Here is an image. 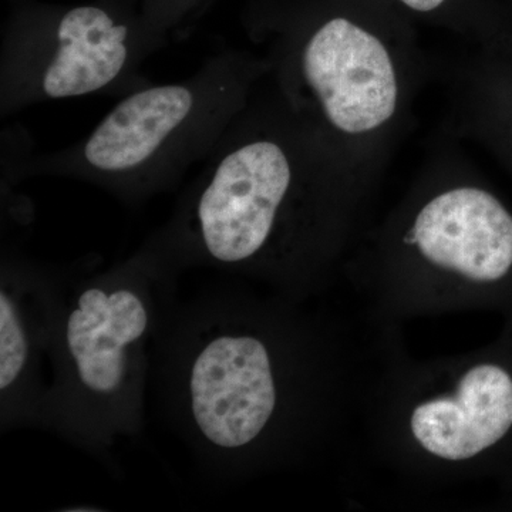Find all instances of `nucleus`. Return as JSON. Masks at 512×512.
Instances as JSON below:
<instances>
[{
    "mask_svg": "<svg viewBox=\"0 0 512 512\" xmlns=\"http://www.w3.org/2000/svg\"><path fill=\"white\" fill-rule=\"evenodd\" d=\"M409 242L426 261L480 285H512V212L493 192L457 187L427 202Z\"/></svg>",
    "mask_w": 512,
    "mask_h": 512,
    "instance_id": "obj_6",
    "label": "nucleus"
},
{
    "mask_svg": "<svg viewBox=\"0 0 512 512\" xmlns=\"http://www.w3.org/2000/svg\"><path fill=\"white\" fill-rule=\"evenodd\" d=\"M136 286L100 282L77 296L64 323V349L80 390L99 402L117 399L150 326V309Z\"/></svg>",
    "mask_w": 512,
    "mask_h": 512,
    "instance_id": "obj_7",
    "label": "nucleus"
},
{
    "mask_svg": "<svg viewBox=\"0 0 512 512\" xmlns=\"http://www.w3.org/2000/svg\"><path fill=\"white\" fill-rule=\"evenodd\" d=\"M413 436L444 460H470L512 440V366L485 362L471 367L453 396L420 404Z\"/></svg>",
    "mask_w": 512,
    "mask_h": 512,
    "instance_id": "obj_8",
    "label": "nucleus"
},
{
    "mask_svg": "<svg viewBox=\"0 0 512 512\" xmlns=\"http://www.w3.org/2000/svg\"><path fill=\"white\" fill-rule=\"evenodd\" d=\"M400 2L416 12H431L443 5L444 0H400Z\"/></svg>",
    "mask_w": 512,
    "mask_h": 512,
    "instance_id": "obj_11",
    "label": "nucleus"
},
{
    "mask_svg": "<svg viewBox=\"0 0 512 512\" xmlns=\"http://www.w3.org/2000/svg\"><path fill=\"white\" fill-rule=\"evenodd\" d=\"M187 393L202 439L222 451L249 446L268 426L278 400L268 348L247 333H215L192 357Z\"/></svg>",
    "mask_w": 512,
    "mask_h": 512,
    "instance_id": "obj_5",
    "label": "nucleus"
},
{
    "mask_svg": "<svg viewBox=\"0 0 512 512\" xmlns=\"http://www.w3.org/2000/svg\"><path fill=\"white\" fill-rule=\"evenodd\" d=\"M163 45L146 22L99 5L18 20L0 47V116L50 100L127 96Z\"/></svg>",
    "mask_w": 512,
    "mask_h": 512,
    "instance_id": "obj_3",
    "label": "nucleus"
},
{
    "mask_svg": "<svg viewBox=\"0 0 512 512\" xmlns=\"http://www.w3.org/2000/svg\"><path fill=\"white\" fill-rule=\"evenodd\" d=\"M0 293V390L3 396L13 389L28 373L30 363V336L18 298L9 291Z\"/></svg>",
    "mask_w": 512,
    "mask_h": 512,
    "instance_id": "obj_9",
    "label": "nucleus"
},
{
    "mask_svg": "<svg viewBox=\"0 0 512 512\" xmlns=\"http://www.w3.org/2000/svg\"><path fill=\"white\" fill-rule=\"evenodd\" d=\"M320 151L318 131L293 111L266 113L249 101L202 164L164 244L222 268L261 261L308 207Z\"/></svg>",
    "mask_w": 512,
    "mask_h": 512,
    "instance_id": "obj_2",
    "label": "nucleus"
},
{
    "mask_svg": "<svg viewBox=\"0 0 512 512\" xmlns=\"http://www.w3.org/2000/svg\"><path fill=\"white\" fill-rule=\"evenodd\" d=\"M500 119L501 137H503L504 148L507 154L512 157V63L504 67L503 82L500 89Z\"/></svg>",
    "mask_w": 512,
    "mask_h": 512,
    "instance_id": "obj_10",
    "label": "nucleus"
},
{
    "mask_svg": "<svg viewBox=\"0 0 512 512\" xmlns=\"http://www.w3.org/2000/svg\"><path fill=\"white\" fill-rule=\"evenodd\" d=\"M289 109L343 136H365L393 119L399 80L389 49L372 32L332 18L278 46Z\"/></svg>",
    "mask_w": 512,
    "mask_h": 512,
    "instance_id": "obj_4",
    "label": "nucleus"
},
{
    "mask_svg": "<svg viewBox=\"0 0 512 512\" xmlns=\"http://www.w3.org/2000/svg\"><path fill=\"white\" fill-rule=\"evenodd\" d=\"M264 63L224 50L178 82L150 83L119 103L82 140L55 153L20 156L12 134L18 177L55 175L97 185L124 201H141L177 184L204 163L251 101Z\"/></svg>",
    "mask_w": 512,
    "mask_h": 512,
    "instance_id": "obj_1",
    "label": "nucleus"
}]
</instances>
